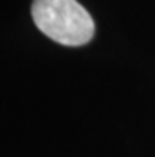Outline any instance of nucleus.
<instances>
[{"label": "nucleus", "instance_id": "f257e3e1", "mask_svg": "<svg viewBox=\"0 0 155 157\" xmlns=\"http://www.w3.org/2000/svg\"><path fill=\"white\" fill-rule=\"evenodd\" d=\"M32 17L51 40L65 46H81L92 40L95 24L78 0H33Z\"/></svg>", "mask_w": 155, "mask_h": 157}]
</instances>
